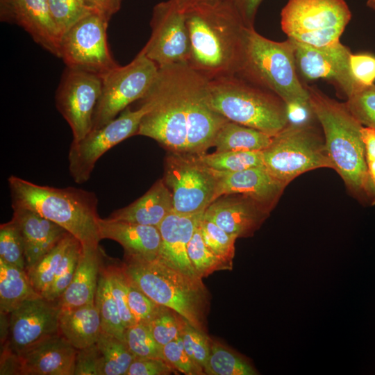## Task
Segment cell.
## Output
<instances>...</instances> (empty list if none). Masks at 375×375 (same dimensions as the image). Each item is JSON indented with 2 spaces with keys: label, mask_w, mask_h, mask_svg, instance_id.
Here are the masks:
<instances>
[{
  "label": "cell",
  "mask_w": 375,
  "mask_h": 375,
  "mask_svg": "<svg viewBox=\"0 0 375 375\" xmlns=\"http://www.w3.org/2000/svg\"><path fill=\"white\" fill-rule=\"evenodd\" d=\"M143 99L152 107L136 135L155 140L169 152L205 153L228 121L211 104L209 81L188 63L159 67Z\"/></svg>",
  "instance_id": "cell-1"
},
{
  "label": "cell",
  "mask_w": 375,
  "mask_h": 375,
  "mask_svg": "<svg viewBox=\"0 0 375 375\" xmlns=\"http://www.w3.org/2000/svg\"><path fill=\"white\" fill-rule=\"evenodd\" d=\"M191 52L188 65L208 81L236 74L247 26L226 1L185 10Z\"/></svg>",
  "instance_id": "cell-2"
},
{
  "label": "cell",
  "mask_w": 375,
  "mask_h": 375,
  "mask_svg": "<svg viewBox=\"0 0 375 375\" xmlns=\"http://www.w3.org/2000/svg\"><path fill=\"white\" fill-rule=\"evenodd\" d=\"M307 89L310 109L322 126L332 169L342 178L349 193L367 205L363 126L345 103L328 97L315 87Z\"/></svg>",
  "instance_id": "cell-3"
},
{
  "label": "cell",
  "mask_w": 375,
  "mask_h": 375,
  "mask_svg": "<svg viewBox=\"0 0 375 375\" xmlns=\"http://www.w3.org/2000/svg\"><path fill=\"white\" fill-rule=\"evenodd\" d=\"M8 183L12 208L31 210L58 224L83 247L99 246L101 217L94 192L74 187L41 185L17 176H10Z\"/></svg>",
  "instance_id": "cell-4"
},
{
  "label": "cell",
  "mask_w": 375,
  "mask_h": 375,
  "mask_svg": "<svg viewBox=\"0 0 375 375\" xmlns=\"http://www.w3.org/2000/svg\"><path fill=\"white\" fill-rule=\"evenodd\" d=\"M121 267L128 281L153 301L176 311L192 326L206 333L210 294L201 278L158 259H124Z\"/></svg>",
  "instance_id": "cell-5"
},
{
  "label": "cell",
  "mask_w": 375,
  "mask_h": 375,
  "mask_svg": "<svg viewBox=\"0 0 375 375\" xmlns=\"http://www.w3.org/2000/svg\"><path fill=\"white\" fill-rule=\"evenodd\" d=\"M236 74L276 93L288 108L310 110L308 91L299 80L293 44L288 38L276 42L247 27Z\"/></svg>",
  "instance_id": "cell-6"
},
{
  "label": "cell",
  "mask_w": 375,
  "mask_h": 375,
  "mask_svg": "<svg viewBox=\"0 0 375 375\" xmlns=\"http://www.w3.org/2000/svg\"><path fill=\"white\" fill-rule=\"evenodd\" d=\"M209 88L213 108L229 121L272 136L290 122L283 99L237 74L209 81Z\"/></svg>",
  "instance_id": "cell-7"
},
{
  "label": "cell",
  "mask_w": 375,
  "mask_h": 375,
  "mask_svg": "<svg viewBox=\"0 0 375 375\" xmlns=\"http://www.w3.org/2000/svg\"><path fill=\"white\" fill-rule=\"evenodd\" d=\"M262 153L266 169L285 186L308 171L332 169L324 135L308 122H290Z\"/></svg>",
  "instance_id": "cell-8"
},
{
  "label": "cell",
  "mask_w": 375,
  "mask_h": 375,
  "mask_svg": "<svg viewBox=\"0 0 375 375\" xmlns=\"http://www.w3.org/2000/svg\"><path fill=\"white\" fill-rule=\"evenodd\" d=\"M351 18L344 0H288L281 26L288 38L322 47L339 42Z\"/></svg>",
  "instance_id": "cell-9"
},
{
  "label": "cell",
  "mask_w": 375,
  "mask_h": 375,
  "mask_svg": "<svg viewBox=\"0 0 375 375\" xmlns=\"http://www.w3.org/2000/svg\"><path fill=\"white\" fill-rule=\"evenodd\" d=\"M158 69L154 62L140 51L131 62L118 65L104 75L92 130L102 127L131 103L143 99L156 80Z\"/></svg>",
  "instance_id": "cell-10"
},
{
  "label": "cell",
  "mask_w": 375,
  "mask_h": 375,
  "mask_svg": "<svg viewBox=\"0 0 375 375\" xmlns=\"http://www.w3.org/2000/svg\"><path fill=\"white\" fill-rule=\"evenodd\" d=\"M162 180L172 194V212L183 215L204 212L214 199L216 176L197 155L169 153Z\"/></svg>",
  "instance_id": "cell-11"
},
{
  "label": "cell",
  "mask_w": 375,
  "mask_h": 375,
  "mask_svg": "<svg viewBox=\"0 0 375 375\" xmlns=\"http://www.w3.org/2000/svg\"><path fill=\"white\" fill-rule=\"evenodd\" d=\"M108 21L103 15L92 11L62 36L60 58L67 67L102 78L119 65L108 44Z\"/></svg>",
  "instance_id": "cell-12"
},
{
  "label": "cell",
  "mask_w": 375,
  "mask_h": 375,
  "mask_svg": "<svg viewBox=\"0 0 375 375\" xmlns=\"http://www.w3.org/2000/svg\"><path fill=\"white\" fill-rule=\"evenodd\" d=\"M142 100L138 108L127 107L102 127L92 130L79 140H72L68 153L69 171L76 183L89 180L96 162L107 151L136 135L142 118L152 107L149 101Z\"/></svg>",
  "instance_id": "cell-13"
},
{
  "label": "cell",
  "mask_w": 375,
  "mask_h": 375,
  "mask_svg": "<svg viewBox=\"0 0 375 375\" xmlns=\"http://www.w3.org/2000/svg\"><path fill=\"white\" fill-rule=\"evenodd\" d=\"M151 33L141 49L158 67L188 63L191 45L185 10L174 0L156 4L151 19Z\"/></svg>",
  "instance_id": "cell-14"
},
{
  "label": "cell",
  "mask_w": 375,
  "mask_h": 375,
  "mask_svg": "<svg viewBox=\"0 0 375 375\" xmlns=\"http://www.w3.org/2000/svg\"><path fill=\"white\" fill-rule=\"evenodd\" d=\"M101 88V76L66 67L56 90V106L70 126L73 140L91 131Z\"/></svg>",
  "instance_id": "cell-15"
},
{
  "label": "cell",
  "mask_w": 375,
  "mask_h": 375,
  "mask_svg": "<svg viewBox=\"0 0 375 375\" xmlns=\"http://www.w3.org/2000/svg\"><path fill=\"white\" fill-rule=\"evenodd\" d=\"M289 39L293 44L297 72L304 78L331 81L347 99L362 85L355 81L351 72V53L340 41L318 47Z\"/></svg>",
  "instance_id": "cell-16"
},
{
  "label": "cell",
  "mask_w": 375,
  "mask_h": 375,
  "mask_svg": "<svg viewBox=\"0 0 375 375\" xmlns=\"http://www.w3.org/2000/svg\"><path fill=\"white\" fill-rule=\"evenodd\" d=\"M61 308L57 301L42 296L25 300L9 314V338L19 352L31 344L59 333Z\"/></svg>",
  "instance_id": "cell-17"
},
{
  "label": "cell",
  "mask_w": 375,
  "mask_h": 375,
  "mask_svg": "<svg viewBox=\"0 0 375 375\" xmlns=\"http://www.w3.org/2000/svg\"><path fill=\"white\" fill-rule=\"evenodd\" d=\"M270 212L249 197L228 194L211 202L205 210L203 218L213 222L237 238H249L260 228Z\"/></svg>",
  "instance_id": "cell-18"
},
{
  "label": "cell",
  "mask_w": 375,
  "mask_h": 375,
  "mask_svg": "<svg viewBox=\"0 0 375 375\" xmlns=\"http://www.w3.org/2000/svg\"><path fill=\"white\" fill-rule=\"evenodd\" d=\"M1 18L17 24L36 43L60 57L61 36L48 0H1Z\"/></svg>",
  "instance_id": "cell-19"
},
{
  "label": "cell",
  "mask_w": 375,
  "mask_h": 375,
  "mask_svg": "<svg viewBox=\"0 0 375 375\" xmlns=\"http://www.w3.org/2000/svg\"><path fill=\"white\" fill-rule=\"evenodd\" d=\"M77 349L59 333L17 352L19 375H74Z\"/></svg>",
  "instance_id": "cell-20"
},
{
  "label": "cell",
  "mask_w": 375,
  "mask_h": 375,
  "mask_svg": "<svg viewBox=\"0 0 375 375\" xmlns=\"http://www.w3.org/2000/svg\"><path fill=\"white\" fill-rule=\"evenodd\" d=\"M213 171L217 178L213 201L224 194H242L251 197L272 211L286 188L265 167H253L235 172Z\"/></svg>",
  "instance_id": "cell-21"
},
{
  "label": "cell",
  "mask_w": 375,
  "mask_h": 375,
  "mask_svg": "<svg viewBox=\"0 0 375 375\" xmlns=\"http://www.w3.org/2000/svg\"><path fill=\"white\" fill-rule=\"evenodd\" d=\"M204 212L192 215L170 212L158 226L161 247L158 260L192 276L198 277L188 256V244Z\"/></svg>",
  "instance_id": "cell-22"
},
{
  "label": "cell",
  "mask_w": 375,
  "mask_h": 375,
  "mask_svg": "<svg viewBox=\"0 0 375 375\" xmlns=\"http://www.w3.org/2000/svg\"><path fill=\"white\" fill-rule=\"evenodd\" d=\"M11 220L17 227L24 244L25 270L53 249L68 232L38 213L21 207L12 208Z\"/></svg>",
  "instance_id": "cell-23"
},
{
  "label": "cell",
  "mask_w": 375,
  "mask_h": 375,
  "mask_svg": "<svg viewBox=\"0 0 375 375\" xmlns=\"http://www.w3.org/2000/svg\"><path fill=\"white\" fill-rule=\"evenodd\" d=\"M101 239L117 242L124 250V259L152 261L159 256L161 236L156 226L100 218Z\"/></svg>",
  "instance_id": "cell-24"
},
{
  "label": "cell",
  "mask_w": 375,
  "mask_h": 375,
  "mask_svg": "<svg viewBox=\"0 0 375 375\" xmlns=\"http://www.w3.org/2000/svg\"><path fill=\"white\" fill-rule=\"evenodd\" d=\"M103 256L99 246L83 247L74 277L57 301L61 309L94 303Z\"/></svg>",
  "instance_id": "cell-25"
},
{
  "label": "cell",
  "mask_w": 375,
  "mask_h": 375,
  "mask_svg": "<svg viewBox=\"0 0 375 375\" xmlns=\"http://www.w3.org/2000/svg\"><path fill=\"white\" fill-rule=\"evenodd\" d=\"M172 210L171 192L161 178L142 197L128 206L113 211L106 218L158 227Z\"/></svg>",
  "instance_id": "cell-26"
},
{
  "label": "cell",
  "mask_w": 375,
  "mask_h": 375,
  "mask_svg": "<svg viewBox=\"0 0 375 375\" xmlns=\"http://www.w3.org/2000/svg\"><path fill=\"white\" fill-rule=\"evenodd\" d=\"M101 331L100 316L94 303L61 309L59 333L77 350L95 344Z\"/></svg>",
  "instance_id": "cell-27"
},
{
  "label": "cell",
  "mask_w": 375,
  "mask_h": 375,
  "mask_svg": "<svg viewBox=\"0 0 375 375\" xmlns=\"http://www.w3.org/2000/svg\"><path fill=\"white\" fill-rule=\"evenodd\" d=\"M272 135L228 120L217 133L212 147L216 152L228 151H263L270 144Z\"/></svg>",
  "instance_id": "cell-28"
},
{
  "label": "cell",
  "mask_w": 375,
  "mask_h": 375,
  "mask_svg": "<svg viewBox=\"0 0 375 375\" xmlns=\"http://www.w3.org/2000/svg\"><path fill=\"white\" fill-rule=\"evenodd\" d=\"M41 296L25 270L0 258V312L9 315L25 300Z\"/></svg>",
  "instance_id": "cell-29"
},
{
  "label": "cell",
  "mask_w": 375,
  "mask_h": 375,
  "mask_svg": "<svg viewBox=\"0 0 375 375\" xmlns=\"http://www.w3.org/2000/svg\"><path fill=\"white\" fill-rule=\"evenodd\" d=\"M74 238L68 233L53 249L26 270L31 283L40 295L42 296L53 283L59 265Z\"/></svg>",
  "instance_id": "cell-30"
},
{
  "label": "cell",
  "mask_w": 375,
  "mask_h": 375,
  "mask_svg": "<svg viewBox=\"0 0 375 375\" xmlns=\"http://www.w3.org/2000/svg\"><path fill=\"white\" fill-rule=\"evenodd\" d=\"M94 304L98 309L101 330L124 341V328L117 306L110 290V281L105 267H101Z\"/></svg>",
  "instance_id": "cell-31"
},
{
  "label": "cell",
  "mask_w": 375,
  "mask_h": 375,
  "mask_svg": "<svg viewBox=\"0 0 375 375\" xmlns=\"http://www.w3.org/2000/svg\"><path fill=\"white\" fill-rule=\"evenodd\" d=\"M102 358V375H126L135 356L126 342L101 331L96 342Z\"/></svg>",
  "instance_id": "cell-32"
},
{
  "label": "cell",
  "mask_w": 375,
  "mask_h": 375,
  "mask_svg": "<svg viewBox=\"0 0 375 375\" xmlns=\"http://www.w3.org/2000/svg\"><path fill=\"white\" fill-rule=\"evenodd\" d=\"M209 375H256L254 367L243 356L211 340L210 352L205 370Z\"/></svg>",
  "instance_id": "cell-33"
},
{
  "label": "cell",
  "mask_w": 375,
  "mask_h": 375,
  "mask_svg": "<svg viewBox=\"0 0 375 375\" xmlns=\"http://www.w3.org/2000/svg\"><path fill=\"white\" fill-rule=\"evenodd\" d=\"M211 169L235 172L253 167H265L262 151H228L197 155Z\"/></svg>",
  "instance_id": "cell-34"
},
{
  "label": "cell",
  "mask_w": 375,
  "mask_h": 375,
  "mask_svg": "<svg viewBox=\"0 0 375 375\" xmlns=\"http://www.w3.org/2000/svg\"><path fill=\"white\" fill-rule=\"evenodd\" d=\"M187 251L196 275L201 279L216 271L231 270V268L206 244L200 224L196 228L188 244Z\"/></svg>",
  "instance_id": "cell-35"
},
{
  "label": "cell",
  "mask_w": 375,
  "mask_h": 375,
  "mask_svg": "<svg viewBox=\"0 0 375 375\" xmlns=\"http://www.w3.org/2000/svg\"><path fill=\"white\" fill-rule=\"evenodd\" d=\"M83 247L74 238L69 246L49 288L42 297L51 301H57L70 284L76 269Z\"/></svg>",
  "instance_id": "cell-36"
},
{
  "label": "cell",
  "mask_w": 375,
  "mask_h": 375,
  "mask_svg": "<svg viewBox=\"0 0 375 375\" xmlns=\"http://www.w3.org/2000/svg\"><path fill=\"white\" fill-rule=\"evenodd\" d=\"M124 342L135 358L164 359L162 347L154 339L149 323H136L126 328Z\"/></svg>",
  "instance_id": "cell-37"
},
{
  "label": "cell",
  "mask_w": 375,
  "mask_h": 375,
  "mask_svg": "<svg viewBox=\"0 0 375 375\" xmlns=\"http://www.w3.org/2000/svg\"><path fill=\"white\" fill-rule=\"evenodd\" d=\"M200 228L206 244L232 269L235 242L238 238L213 222L203 218L200 222Z\"/></svg>",
  "instance_id": "cell-38"
},
{
  "label": "cell",
  "mask_w": 375,
  "mask_h": 375,
  "mask_svg": "<svg viewBox=\"0 0 375 375\" xmlns=\"http://www.w3.org/2000/svg\"><path fill=\"white\" fill-rule=\"evenodd\" d=\"M52 18L62 36L81 18L94 11L85 0H48Z\"/></svg>",
  "instance_id": "cell-39"
},
{
  "label": "cell",
  "mask_w": 375,
  "mask_h": 375,
  "mask_svg": "<svg viewBox=\"0 0 375 375\" xmlns=\"http://www.w3.org/2000/svg\"><path fill=\"white\" fill-rule=\"evenodd\" d=\"M345 104L352 115L365 127L375 130V85H360Z\"/></svg>",
  "instance_id": "cell-40"
},
{
  "label": "cell",
  "mask_w": 375,
  "mask_h": 375,
  "mask_svg": "<svg viewBox=\"0 0 375 375\" xmlns=\"http://www.w3.org/2000/svg\"><path fill=\"white\" fill-rule=\"evenodd\" d=\"M0 258L25 270L23 241L17 227L12 220L0 226Z\"/></svg>",
  "instance_id": "cell-41"
},
{
  "label": "cell",
  "mask_w": 375,
  "mask_h": 375,
  "mask_svg": "<svg viewBox=\"0 0 375 375\" xmlns=\"http://www.w3.org/2000/svg\"><path fill=\"white\" fill-rule=\"evenodd\" d=\"M186 321L178 312L165 306L149 324L154 339L163 347L181 335Z\"/></svg>",
  "instance_id": "cell-42"
},
{
  "label": "cell",
  "mask_w": 375,
  "mask_h": 375,
  "mask_svg": "<svg viewBox=\"0 0 375 375\" xmlns=\"http://www.w3.org/2000/svg\"><path fill=\"white\" fill-rule=\"evenodd\" d=\"M181 336L190 358L205 372L210 352L211 339L206 333L194 328L187 321Z\"/></svg>",
  "instance_id": "cell-43"
},
{
  "label": "cell",
  "mask_w": 375,
  "mask_h": 375,
  "mask_svg": "<svg viewBox=\"0 0 375 375\" xmlns=\"http://www.w3.org/2000/svg\"><path fill=\"white\" fill-rule=\"evenodd\" d=\"M110 290L117 306L120 318L125 328L136 324L128 303L127 279L121 265L105 267Z\"/></svg>",
  "instance_id": "cell-44"
},
{
  "label": "cell",
  "mask_w": 375,
  "mask_h": 375,
  "mask_svg": "<svg viewBox=\"0 0 375 375\" xmlns=\"http://www.w3.org/2000/svg\"><path fill=\"white\" fill-rule=\"evenodd\" d=\"M127 290L128 307L135 323L150 322L165 307L153 301L128 279Z\"/></svg>",
  "instance_id": "cell-45"
},
{
  "label": "cell",
  "mask_w": 375,
  "mask_h": 375,
  "mask_svg": "<svg viewBox=\"0 0 375 375\" xmlns=\"http://www.w3.org/2000/svg\"><path fill=\"white\" fill-rule=\"evenodd\" d=\"M162 354L164 359L178 372L187 375L205 374L203 369L188 354L181 335L162 347Z\"/></svg>",
  "instance_id": "cell-46"
},
{
  "label": "cell",
  "mask_w": 375,
  "mask_h": 375,
  "mask_svg": "<svg viewBox=\"0 0 375 375\" xmlns=\"http://www.w3.org/2000/svg\"><path fill=\"white\" fill-rule=\"evenodd\" d=\"M367 162L366 197L367 204L375 206V130L363 126Z\"/></svg>",
  "instance_id": "cell-47"
},
{
  "label": "cell",
  "mask_w": 375,
  "mask_h": 375,
  "mask_svg": "<svg viewBox=\"0 0 375 375\" xmlns=\"http://www.w3.org/2000/svg\"><path fill=\"white\" fill-rule=\"evenodd\" d=\"M74 375H102V358L96 343L77 351Z\"/></svg>",
  "instance_id": "cell-48"
},
{
  "label": "cell",
  "mask_w": 375,
  "mask_h": 375,
  "mask_svg": "<svg viewBox=\"0 0 375 375\" xmlns=\"http://www.w3.org/2000/svg\"><path fill=\"white\" fill-rule=\"evenodd\" d=\"M349 63L352 76L358 84L362 85L374 84V56L370 53H351Z\"/></svg>",
  "instance_id": "cell-49"
},
{
  "label": "cell",
  "mask_w": 375,
  "mask_h": 375,
  "mask_svg": "<svg viewBox=\"0 0 375 375\" xmlns=\"http://www.w3.org/2000/svg\"><path fill=\"white\" fill-rule=\"evenodd\" d=\"M176 372L165 359L136 357L126 375H167Z\"/></svg>",
  "instance_id": "cell-50"
},
{
  "label": "cell",
  "mask_w": 375,
  "mask_h": 375,
  "mask_svg": "<svg viewBox=\"0 0 375 375\" xmlns=\"http://www.w3.org/2000/svg\"><path fill=\"white\" fill-rule=\"evenodd\" d=\"M238 12L244 24L254 28L258 9L262 0H225Z\"/></svg>",
  "instance_id": "cell-51"
},
{
  "label": "cell",
  "mask_w": 375,
  "mask_h": 375,
  "mask_svg": "<svg viewBox=\"0 0 375 375\" xmlns=\"http://www.w3.org/2000/svg\"><path fill=\"white\" fill-rule=\"evenodd\" d=\"M1 354L0 374L19 375L20 363L18 354L12 349L8 340L3 344Z\"/></svg>",
  "instance_id": "cell-52"
},
{
  "label": "cell",
  "mask_w": 375,
  "mask_h": 375,
  "mask_svg": "<svg viewBox=\"0 0 375 375\" xmlns=\"http://www.w3.org/2000/svg\"><path fill=\"white\" fill-rule=\"evenodd\" d=\"M121 1L122 0H85L91 10L103 15L109 19L119 10Z\"/></svg>",
  "instance_id": "cell-53"
},
{
  "label": "cell",
  "mask_w": 375,
  "mask_h": 375,
  "mask_svg": "<svg viewBox=\"0 0 375 375\" xmlns=\"http://www.w3.org/2000/svg\"><path fill=\"white\" fill-rule=\"evenodd\" d=\"M176 3L183 10L201 4H212L225 0H174Z\"/></svg>",
  "instance_id": "cell-54"
},
{
  "label": "cell",
  "mask_w": 375,
  "mask_h": 375,
  "mask_svg": "<svg viewBox=\"0 0 375 375\" xmlns=\"http://www.w3.org/2000/svg\"><path fill=\"white\" fill-rule=\"evenodd\" d=\"M367 5L368 7L375 10V0H367Z\"/></svg>",
  "instance_id": "cell-55"
}]
</instances>
